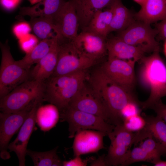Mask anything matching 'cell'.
Instances as JSON below:
<instances>
[{
	"mask_svg": "<svg viewBox=\"0 0 166 166\" xmlns=\"http://www.w3.org/2000/svg\"><path fill=\"white\" fill-rule=\"evenodd\" d=\"M21 0H0L2 7L6 10H11L15 9Z\"/></svg>",
	"mask_w": 166,
	"mask_h": 166,
	"instance_id": "cell-36",
	"label": "cell"
},
{
	"mask_svg": "<svg viewBox=\"0 0 166 166\" xmlns=\"http://www.w3.org/2000/svg\"><path fill=\"white\" fill-rule=\"evenodd\" d=\"M105 155H102L98 157L96 159L93 160L90 164L92 166H107L105 160Z\"/></svg>",
	"mask_w": 166,
	"mask_h": 166,
	"instance_id": "cell-38",
	"label": "cell"
},
{
	"mask_svg": "<svg viewBox=\"0 0 166 166\" xmlns=\"http://www.w3.org/2000/svg\"><path fill=\"white\" fill-rule=\"evenodd\" d=\"M134 17L150 24L166 19V2L164 0H145Z\"/></svg>",
	"mask_w": 166,
	"mask_h": 166,
	"instance_id": "cell-20",
	"label": "cell"
},
{
	"mask_svg": "<svg viewBox=\"0 0 166 166\" xmlns=\"http://www.w3.org/2000/svg\"><path fill=\"white\" fill-rule=\"evenodd\" d=\"M32 30L30 24L25 22H22L15 24L13 27L12 32L18 40L30 34Z\"/></svg>",
	"mask_w": 166,
	"mask_h": 166,
	"instance_id": "cell-33",
	"label": "cell"
},
{
	"mask_svg": "<svg viewBox=\"0 0 166 166\" xmlns=\"http://www.w3.org/2000/svg\"><path fill=\"white\" fill-rule=\"evenodd\" d=\"M58 49L57 38L48 53L30 71V79L45 81L53 75L57 64Z\"/></svg>",
	"mask_w": 166,
	"mask_h": 166,
	"instance_id": "cell-18",
	"label": "cell"
},
{
	"mask_svg": "<svg viewBox=\"0 0 166 166\" xmlns=\"http://www.w3.org/2000/svg\"><path fill=\"white\" fill-rule=\"evenodd\" d=\"M61 38L73 41L78 34V18L72 1L65 2L53 18Z\"/></svg>",
	"mask_w": 166,
	"mask_h": 166,
	"instance_id": "cell-13",
	"label": "cell"
},
{
	"mask_svg": "<svg viewBox=\"0 0 166 166\" xmlns=\"http://www.w3.org/2000/svg\"><path fill=\"white\" fill-rule=\"evenodd\" d=\"M146 124L144 117L136 114L124 119L122 124L127 130L132 132H136L142 130Z\"/></svg>",
	"mask_w": 166,
	"mask_h": 166,
	"instance_id": "cell-31",
	"label": "cell"
},
{
	"mask_svg": "<svg viewBox=\"0 0 166 166\" xmlns=\"http://www.w3.org/2000/svg\"><path fill=\"white\" fill-rule=\"evenodd\" d=\"M76 8L79 27L82 30L88 25L98 10L110 6L114 0H71Z\"/></svg>",
	"mask_w": 166,
	"mask_h": 166,
	"instance_id": "cell-19",
	"label": "cell"
},
{
	"mask_svg": "<svg viewBox=\"0 0 166 166\" xmlns=\"http://www.w3.org/2000/svg\"><path fill=\"white\" fill-rule=\"evenodd\" d=\"M108 59L139 61L146 53L140 47L129 44L118 37L106 40Z\"/></svg>",
	"mask_w": 166,
	"mask_h": 166,
	"instance_id": "cell-17",
	"label": "cell"
},
{
	"mask_svg": "<svg viewBox=\"0 0 166 166\" xmlns=\"http://www.w3.org/2000/svg\"><path fill=\"white\" fill-rule=\"evenodd\" d=\"M136 62L133 60L108 59L101 68L111 79L132 93L136 83L134 68Z\"/></svg>",
	"mask_w": 166,
	"mask_h": 166,
	"instance_id": "cell-12",
	"label": "cell"
},
{
	"mask_svg": "<svg viewBox=\"0 0 166 166\" xmlns=\"http://www.w3.org/2000/svg\"><path fill=\"white\" fill-rule=\"evenodd\" d=\"M165 0V2H166V0Z\"/></svg>",
	"mask_w": 166,
	"mask_h": 166,
	"instance_id": "cell-42",
	"label": "cell"
},
{
	"mask_svg": "<svg viewBox=\"0 0 166 166\" xmlns=\"http://www.w3.org/2000/svg\"><path fill=\"white\" fill-rule=\"evenodd\" d=\"M135 2L140 5L141 6L143 4L145 0H133Z\"/></svg>",
	"mask_w": 166,
	"mask_h": 166,
	"instance_id": "cell-40",
	"label": "cell"
},
{
	"mask_svg": "<svg viewBox=\"0 0 166 166\" xmlns=\"http://www.w3.org/2000/svg\"><path fill=\"white\" fill-rule=\"evenodd\" d=\"M151 109H153L156 115L161 117L166 123V105L162 102L161 100L156 103Z\"/></svg>",
	"mask_w": 166,
	"mask_h": 166,
	"instance_id": "cell-34",
	"label": "cell"
},
{
	"mask_svg": "<svg viewBox=\"0 0 166 166\" xmlns=\"http://www.w3.org/2000/svg\"><path fill=\"white\" fill-rule=\"evenodd\" d=\"M59 49L57 65L52 76L76 72L89 68L95 61L86 57L75 47L72 41L58 39Z\"/></svg>",
	"mask_w": 166,
	"mask_h": 166,
	"instance_id": "cell-7",
	"label": "cell"
},
{
	"mask_svg": "<svg viewBox=\"0 0 166 166\" xmlns=\"http://www.w3.org/2000/svg\"><path fill=\"white\" fill-rule=\"evenodd\" d=\"M32 108L14 113H0V155L2 159L7 160L10 158L7 151L9 142L19 131Z\"/></svg>",
	"mask_w": 166,
	"mask_h": 166,
	"instance_id": "cell-11",
	"label": "cell"
},
{
	"mask_svg": "<svg viewBox=\"0 0 166 166\" xmlns=\"http://www.w3.org/2000/svg\"><path fill=\"white\" fill-rule=\"evenodd\" d=\"M30 23L35 35L41 41L57 36L61 37L52 18H31Z\"/></svg>",
	"mask_w": 166,
	"mask_h": 166,
	"instance_id": "cell-26",
	"label": "cell"
},
{
	"mask_svg": "<svg viewBox=\"0 0 166 166\" xmlns=\"http://www.w3.org/2000/svg\"><path fill=\"white\" fill-rule=\"evenodd\" d=\"M158 34L162 39L166 40V19L160 21L156 25Z\"/></svg>",
	"mask_w": 166,
	"mask_h": 166,
	"instance_id": "cell-37",
	"label": "cell"
},
{
	"mask_svg": "<svg viewBox=\"0 0 166 166\" xmlns=\"http://www.w3.org/2000/svg\"><path fill=\"white\" fill-rule=\"evenodd\" d=\"M113 16L111 9L101 10L94 14L88 26L84 29L107 38Z\"/></svg>",
	"mask_w": 166,
	"mask_h": 166,
	"instance_id": "cell-25",
	"label": "cell"
},
{
	"mask_svg": "<svg viewBox=\"0 0 166 166\" xmlns=\"http://www.w3.org/2000/svg\"><path fill=\"white\" fill-rule=\"evenodd\" d=\"M144 128L148 136L161 144L166 149V123L160 116H146Z\"/></svg>",
	"mask_w": 166,
	"mask_h": 166,
	"instance_id": "cell-27",
	"label": "cell"
},
{
	"mask_svg": "<svg viewBox=\"0 0 166 166\" xmlns=\"http://www.w3.org/2000/svg\"><path fill=\"white\" fill-rule=\"evenodd\" d=\"M68 106L99 116L112 124L110 113L103 102L92 89L88 88L84 83L71 100Z\"/></svg>",
	"mask_w": 166,
	"mask_h": 166,
	"instance_id": "cell-10",
	"label": "cell"
},
{
	"mask_svg": "<svg viewBox=\"0 0 166 166\" xmlns=\"http://www.w3.org/2000/svg\"><path fill=\"white\" fill-rule=\"evenodd\" d=\"M118 32L117 37L129 44L140 47L146 53L160 51L159 43L155 39L158 31L152 28L150 24L135 21Z\"/></svg>",
	"mask_w": 166,
	"mask_h": 166,
	"instance_id": "cell-9",
	"label": "cell"
},
{
	"mask_svg": "<svg viewBox=\"0 0 166 166\" xmlns=\"http://www.w3.org/2000/svg\"><path fill=\"white\" fill-rule=\"evenodd\" d=\"M152 157L140 146L135 147L130 150L123 166L129 165L132 163L141 161L151 163Z\"/></svg>",
	"mask_w": 166,
	"mask_h": 166,
	"instance_id": "cell-30",
	"label": "cell"
},
{
	"mask_svg": "<svg viewBox=\"0 0 166 166\" xmlns=\"http://www.w3.org/2000/svg\"><path fill=\"white\" fill-rule=\"evenodd\" d=\"M109 6L113 16L109 33L123 30L135 21L134 15L123 4L121 0H114Z\"/></svg>",
	"mask_w": 166,
	"mask_h": 166,
	"instance_id": "cell-22",
	"label": "cell"
},
{
	"mask_svg": "<svg viewBox=\"0 0 166 166\" xmlns=\"http://www.w3.org/2000/svg\"><path fill=\"white\" fill-rule=\"evenodd\" d=\"M106 135L104 132L93 130L78 132L74 137L72 147L74 156L96 153L105 148L103 139Z\"/></svg>",
	"mask_w": 166,
	"mask_h": 166,
	"instance_id": "cell-16",
	"label": "cell"
},
{
	"mask_svg": "<svg viewBox=\"0 0 166 166\" xmlns=\"http://www.w3.org/2000/svg\"><path fill=\"white\" fill-rule=\"evenodd\" d=\"M151 163L155 166H166V161L162 160L161 159L153 160Z\"/></svg>",
	"mask_w": 166,
	"mask_h": 166,
	"instance_id": "cell-39",
	"label": "cell"
},
{
	"mask_svg": "<svg viewBox=\"0 0 166 166\" xmlns=\"http://www.w3.org/2000/svg\"><path fill=\"white\" fill-rule=\"evenodd\" d=\"M85 74L81 71L59 76H52L45 81L44 101L56 106L62 111L84 83Z\"/></svg>",
	"mask_w": 166,
	"mask_h": 166,
	"instance_id": "cell-3",
	"label": "cell"
},
{
	"mask_svg": "<svg viewBox=\"0 0 166 166\" xmlns=\"http://www.w3.org/2000/svg\"><path fill=\"white\" fill-rule=\"evenodd\" d=\"M31 4H35L42 0H29Z\"/></svg>",
	"mask_w": 166,
	"mask_h": 166,
	"instance_id": "cell-41",
	"label": "cell"
},
{
	"mask_svg": "<svg viewBox=\"0 0 166 166\" xmlns=\"http://www.w3.org/2000/svg\"><path fill=\"white\" fill-rule=\"evenodd\" d=\"M140 146L152 157V161L161 159L162 156L166 155L165 148L152 137L143 140Z\"/></svg>",
	"mask_w": 166,
	"mask_h": 166,
	"instance_id": "cell-29",
	"label": "cell"
},
{
	"mask_svg": "<svg viewBox=\"0 0 166 166\" xmlns=\"http://www.w3.org/2000/svg\"><path fill=\"white\" fill-rule=\"evenodd\" d=\"M39 40L36 35L29 34L18 40V44L21 49L27 54L37 45Z\"/></svg>",
	"mask_w": 166,
	"mask_h": 166,
	"instance_id": "cell-32",
	"label": "cell"
},
{
	"mask_svg": "<svg viewBox=\"0 0 166 166\" xmlns=\"http://www.w3.org/2000/svg\"><path fill=\"white\" fill-rule=\"evenodd\" d=\"M59 112L58 108L53 104L40 105L36 113V122L40 129L46 132L54 127L60 117Z\"/></svg>",
	"mask_w": 166,
	"mask_h": 166,
	"instance_id": "cell-23",
	"label": "cell"
},
{
	"mask_svg": "<svg viewBox=\"0 0 166 166\" xmlns=\"http://www.w3.org/2000/svg\"><path fill=\"white\" fill-rule=\"evenodd\" d=\"M42 103L39 102L36 104L31 109L19 130L17 137L8 145V149L10 152H14L16 154L20 166H25V157L27 150V146L36 123V111L38 107Z\"/></svg>",
	"mask_w": 166,
	"mask_h": 166,
	"instance_id": "cell-15",
	"label": "cell"
},
{
	"mask_svg": "<svg viewBox=\"0 0 166 166\" xmlns=\"http://www.w3.org/2000/svg\"><path fill=\"white\" fill-rule=\"evenodd\" d=\"M58 146L52 150L43 152L27 149L26 155L31 158L35 166H61L63 161L57 154Z\"/></svg>",
	"mask_w": 166,
	"mask_h": 166,
	"instance_id": "cell-28",
	"label": "cell"
},
{
	"mask_svg": "<svg viewBox=\"0 0 166 166\" xmlns=\"http://www.w3.org/2000/svg\"><path fill=\"white\" fill-rule=\"evenodd\" d=\"M75 157L68 161H63V166H86L89 160L87 159L83 160L81 156H74Z\"/></svg>",
	"mask_w": 166,
	"mask_h": 166,
	"instance_id": "cell-35",
	"label": "cell"
},
{
	"mask_svg": "<svg viewBox=\"0 0 166 166\" xmlns=\"http://www.w3.org/2000/svg\"><path fill=\"white\" fill-rule=\"evenodd\" d=\"M108 136L110 144L105 156L107 165L123 166L131 146L140 142L139 133L127 130L121 124L116 126Z\"/></svg>",
	"mask_w": 166,
	"mask_h": 166,
	"instance_id": "cell-6",
	"label": "cell"
},
{
	"mask_svg": "<svg viewBox=\"0 0 166 166\" xmlns=\"http://www.w3.org/2000/svg\"><path fill=\"white\" fill-rule=\"evenodd\" d=\"M0 98L6 96L30 78V71L19 65L13 58L7 44H0Z\"/></svg>",
	"mask_w": 166,
	"mask_h": 166,
	"instance_id": "cell-5",
	"label": "cell"
},
{
	"mask_svg": "<svg viewBox=\"0 0 166 166\" xmlns=\"http://www.w3.org/2000/svg\"><path fill=\"white\" fill-rule=\"evenodd\" d=\"M57 36L51 38H47L40 41L37 45L29 53L26 54L21 59L17 62L23 68L29 70L31 66L36 64L49 51Z\"/></svg>",
	"mask_w": 166,
	"mask_h": 166,
	"instance_id": "cell-24",
	"label": "cell"
},
{
	"mask_svg": "<svg viewBox=\"0 0 166 166\" xmlns=\"http://www.w3.org/2000/svg\"><path fill=\"white\" fill-rule=\"evenodd\" d=\"M60 113V117L62 121L68 123L69 137L70 138H74L78 132L87 129L101 131L108 136L115 126L99 116L69 106Z\"/></svg>",
	"mask_w": 166,
	"mask_h": 166,
	"instance_id": "cell-8",
	"label": "cell"
},
{
	"mask_svg": "<svg viewBox=\"0 0 166 166\" xmlns=\"http://www.w3.org/2000/svg\"><path fill=\"white\" fill-rule=\"evenodd\" d=\"M159 52L154 51L149 56H144L139 61L140 81L150 91L147 99L140 102V106L144 109H151L166 96V65Z\"/></svg>",
	"mask_w": 166,
	"mask_h": 166,
	"instance_id": "cell-2",
	"label": "cell"
},
{
	"mask_svg": "<svg viewBox=\"0 0 166 166\" xmlns=\"http://www.w3.org/2000/svg\"><path fill=\"white\" fill-rule=\"evenodd\" d=\"M65 2L64 0H42L32 6L21 8V15L31 18L44 17L53 18Z\"/></svg>",
	"mask_w": 166,
	"mask_h": 166,
	"instance_id": "cell-21",
	"label": "cell"
},
{
	"mask_svg": "<svg viewBox=\"0 0 166 166\" xmlns=\"http://www.w3.org/2000/svg\"><path fill=\"white\" fill-rule=\"evenodd\" d=\"M106 40V38L83 30L72 42L80 52L95 61L107 51Z\"/></svg>",
	"mask_w": 166,
	"mask_h": 166,
	"instance_id": "cell-14",
	"label": "cell"
},
{
	"mask_svg": "<svg viewBox=\"0 0 166 166\" xmlns=\"http://www.w3.org/2000/svg\"><path fill=\"white\" fill-rule=\"evenodd\" d=\"M91 81L92 89L107 108L114 126L122 124L121 113L127 105L130 103L140 105L133 93L111 79L101 68L93 74Z\"/></svg>",
	"mask_w": 166,
	"mask_h": 166,
	"instance_id": "cell-1",
	"label": "cell"
},
{
	"mask_svg": "<svg viewBox=\"0 0 166 166\" xmlns=\"http://www.w3.org/2000/svg\"><path fill=\"white\" fill-rule=\"evenodd\" d=\"M45 88V81L29 79L0 98V110L11 113L33 107L44 101Z\"/></svg>",
	"mask_w": 166,
	"mask_h": 166,
	"instance_id": "cell-4",
	"label": "cell"
}]
</instances>
